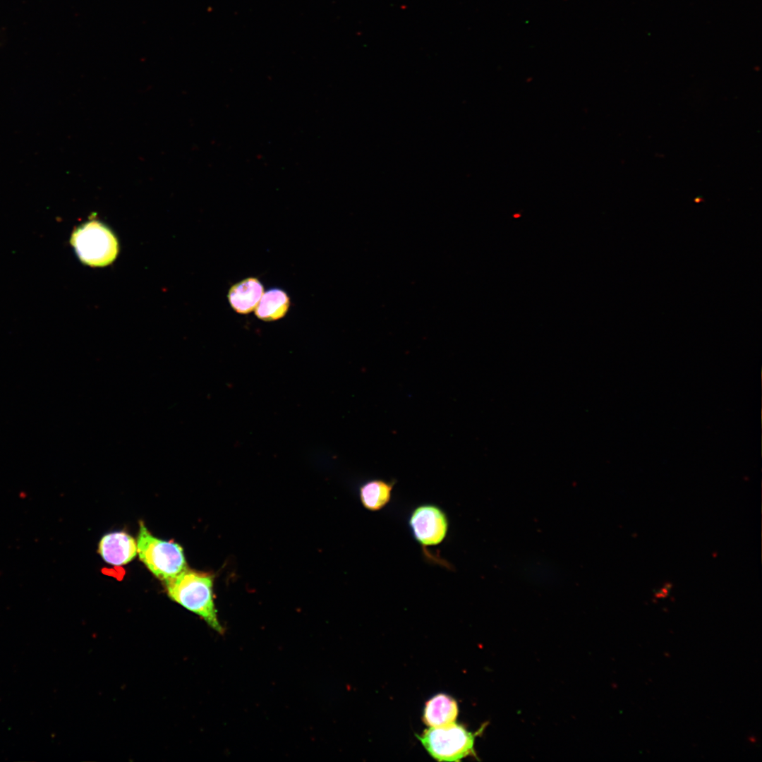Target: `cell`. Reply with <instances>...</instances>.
Instances as JSON below:
<instances>
[{
	"mask_svg": "<svg viewBox=\"0 0 762 762\" xmlns=\"http://www.w3.org/2000/svg\"><path fill=\"white\" fill-rule=\"evenodd\" d=\"M214 574L186 567L176 576L164 581L169 598L200 617L220 634L224 629L219 622L214 602Z\"/></svg>",
	"mask_w": 762,
	"mask_h": 762,
	"instance_id": "6da1fadb",
	"label": "cell"
},
{
	"mask_svg": "<svg viewBox=\"0 0 762 762\" xmlns=\"http://www.w3.org/2000/svg\"><path fill=\"white\" fill-rule=\"evenodd\" d=\"M136 543L140 560L162 581L176 576L187 567L182 548L175 542L155 538L143 521H140Z\"/></svg>",
	"mask_w": 762,
	"mask_h": 762,
	"instance_id": "7a4b0ae2",
	"label": "cell"
},
{
	"mask_svg": "<svg viewBox=\"0 0 762 762\" xmlns=\"http://www.w3.org/2000/svg\"><path fill=\"white\" fill-rule=\"evenodd\" d=\"M483 727L475 733L462 725L453 722L441 727H430L417 738L430 755L439 761H459L468 756H476L475 738Z\"/></svg>",
	"mask_w": 762,
	"mask_h": 762,
	"instance_id": "3957f363",
	"label": "cell"
},
{
	"mask_svg": "<svg viewBox=\"0 0 762 762\" xmlns=\"http://www.w3.org/2000/svg\"><path fill=\"white\" fill-rule=\"evenodd\" d=\"M71 243L85 264L101 267L110 264L118 253V243L111 231L97 221L88 222L73 233Z\"/></svg>",
	"mask_w": 762,
	"mask_h": 762,
	"instance_id": "277c9868",
	"label": "cell"
},
{
	"mask_svg": "<svg viewBox=\"0 0 762 762\" xmlns=\"http://www.w3.org/2000/svg\"><path fill=\"white\" fill-rule=\"evenodd\" d=\"M409 526L413 537L421 546L425 557L429 562L450 569V564L437 558L428 550L442 543L449 530V519L445 512L434 504H422L415 507L409 517Z\"/></svg>",
	"mask_w": 762,
	"mask_h": 762,
	"instance_id": "5b68a950",
	"label": "cell"
},
{
	"mask_svg": "<svg viewBox=\"0 0 762 762\" xmlns=\"http://www.w3.org/2000/svg\"><path fill=\"white\" fill-rule=\"evenodd\" d=\"M98 552L106 562L117 566L123 565L135 557L137 543L131 536L124 531L112 532L102 538Z\"/></svg>",
	"mask_w": 762,
	"mask_h": 762,
	"instance_id": "8992f818",
	"label": "cell"
},
{
	"mask_svg": "<svg viewBox=\"0 0 762 762\" xmlns=\"http://www.w3.org/2000/svg\"><path fill=\"white\" fill-rule=\"evenodd\" d=\"M263 293L261 282L257 277H249L233 284L227 298L236 313L245 315L255 310Z\"/></svg>",
	"mask_w": 762,
	"mask_h": 762,
	"instance_id": "52a82bcc",
	"label": "cell"
},
{
	"mask_svg": "<svg viewBox=\"0 0 762 762\" xmlns=\"http://www.w3.org/2000/svg\"><path fill=\"white\" fill-rule=\"evenodd\" d=\"M458 713L455 699L449 695L438 694L426 702L423 721L429 727L445 726L454 722Z\"/></svg>",
	"mask_w": 762,
	"mask_h": 762,
	"instance_id": "ba28073f",
	"label": "cell"
},
{
	"mask_svg": "<svg viewBox=\"0 0 762 762\" xmlns=\"http://www.w3.org/2000/svg\"><path fill=\"white\" fill-rule=\"evenodd\" d=\"M395 481L380 478L368 480L358 489L359 499L362 506L370 512H378L385 507L392 499Z\"/></svg>",
	"mask_w": 762,
	"mask_h": 762,
	"instance_id": "9c48e42d",
	"label": "cell"
},
{
	"mask_svg": "<svg viewBox=\"0 0 762 762\" xmlns=\"http://www.w3.org/2000/svg\"><path fill=\"white\" fill-rule=\"evenodd\" d=\"M290 304V298L285 291L271 288L263 293L254 310L255 315L265 322L276 321L286 315Z\"/></svg>",
	"mask_w": 762,
	"mask_h": 762,
	"instance_id": "30bf717a",
	"label": "cell"
}]
</instances>
